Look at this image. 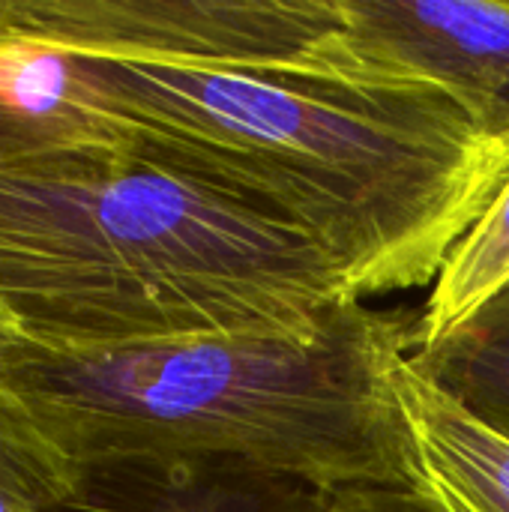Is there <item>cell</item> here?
<instances>
[{
	"mask_svg": "<svg viewBox=\"0 0 509 512\" xmlns=\"http://www.w3.org/2000/svg\"><path fill=\"white\" fill-rule=\"evenodd\" d=\"M402 480L441 512H509V441L471 417L411 354L393 366Z\"/></svg>",
	"mask_w": 509,
	"mask_h": 512,
	"instance_id": "7",
	"label": "cell"
},
{
	"mask_svg": "<svg viewBox=\"0 0 509 512\" xmlns=\"http://www.w3.org/2000/svg\"><path fill=\"white\" fill-rule=\"evenodd\" d=\"M336 492L243 459H129L78 468L45 512H333Z\"/></svg>",
	"mask_w": 509,
	"mask_h": 512,
	"instance_id": "6",
	"label": "cell"
},
{
	"mask_svg": "<svg viewBox=\"0 0 509 512\" xmlns=\"http://www.w3.org/2000/svg\"><path fill=\"white\" fill-rule=\"evenodd\" d=\"M411 360L471 417L509 441V291L438 348Z\"/></svg>",
	"mask_w": 509,
	"mask_h": 512,
	"instance_id": "10",
	"label": "cell"
},
{
	"mask_svg": "<svg viewBox=\"0 0 509 512\" xmlns=\"http://www.w3.org/2000/svg\"><path fill=\"white\" fill-rule=\"evenodd\" d=\"M345 45L369 81L438 84L509 135V3L339 0Z\"/></svg>",
	"mask_w": 509,
	"mask_h": 512,
	"instance_id": "5",
	"label": "cell"
},
{
	"mask_svg": "<svg viewBox=\"0 0 509 512\" xmlns=\"http://www.w3.org/2000/svg\"><path fill=\"white\" fill-rule=\"evenodd\" d=\"M66 54L381 87L345 45L339 0H12Z\"/></svg>",
	"mask_w": 509,
	"mask_h": 512,
	"instance_id": "4",
	"label": "cell"
},
{
	"mask_svg": "<svg viewBox=\"0 0 509 512\" xmlns=\"http://www.w3.org/2000/svg\"><path fill=\"white\" fill-rule=\"evenodd\" d=\"M333 512H441L408 483L393 486H363L336 492Z\"/></svg>",
	"mask_w": 509,
	"mask_h": 512,
	"instance_id": "11",
	"label": "cell"
},
{
	"mask_svg": "<svg viewBox=\"0 0 509 512\" xmlns=\"http://www.w3.org/2000/svg\"><path fill=\"white\" fill-rule=\"evenodd\" d=\"M129 138L93 96L78 60L33 39L12 0H0V168Z\"/></svg>",
	"mask_w": 509,
	"mask_h": 512,
	"instance_id": "8",
	"label": "cell"
},
{
	"mask_svg": "<svg viewBox=\"0 0 509 512\" xmlns=\"http://www.w3.org/2000/svg\"><path fill=\"white\" fill-rule=\"evenodd\" d=\"M345 303V276L306 234L132 138L0 168V312L18 339H309Z\"/></svg>",
	"mask_w": 509,
	"mask_h": 512,
	"instance_id": "2",
	"label": "cell"
},
{
	"mask_svg": "<svg viewBox=\"0 0 509 512\" xmlns=\"http://www.w3.org/2000/svg\"><path fill=\"white\" fill-rule=\"evenodd\" d=\"M411 324L345 303L309 339L210 336L114 348L15 339L0 387L75 468L243 459L330 492L405 483L393 366Z\"/></svg>",
	"mask_w": 509,
	"mask_h": 512,
	"instance_id": "3",
	"label": "cell"
},
{
	"mask_svg": "<svg viewBox=\"0 0 509 512\" xmlns=\"http://www.w3.org/2000/svg\"><path fill=\"white\" fill-rule=\"evenodd\" d=\"M504 291H509V174L432 282L420 318L411 321V354L438 348Z\"/></svg>",
	"mask_w": 509,
	"mask_h": 512,
	"instance_id": "9",
	"label": "cell"
},
{
	"mask_svg": "<svg viewBox=\"0 0 509 512\" xmlns=\"http://www.w3.org/2000/svg\"><path fill=\"white\" fill-rule=\"evenodd\" d=\"M15 339H18V333L12 330V324H9V321H6V315L0 312V357H3V351H6Z\"/></svg>",
	"mask_w": 509,
	"mask_h": 512,
	"instance_id": "12",
	"label": "cell"
},
{
	"mask_svg": "<svg viewBox=\"0 0 509 512\" xmlns=\"http://www.w3.org/2000/svg\"><path fill=\"white\" fill-rule=\"evenodd\" d=\"M75 60L132 147L306 234L354 303L432 288L509 174L507 132L438 84Z\"/></svg>",
	"mask_w": 509,
	"mask_h": 512,
	"instance_id": "1",
	"label": "cell"
}]
</instances>
